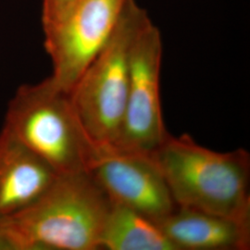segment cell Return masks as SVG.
<instances>
[{
    "instance_id": "52a82bcc",
    "label": "cell",
    "mask_w": 250,
    "mask_h": 250,
    "mask_svg": "<svg viewBox=\"0 0 250 250\" xmlns=\"http://www.w3.org/2000/svg\"><path fill=\"white\" fill-rule=\"evenodd\" d=\"M88 173L112 203L160 224L177 207L152 154L99 148Z\"/></svg>"
},
{
    "instance_id": "3957f363",
    "label": "cell",
    "mask_w": 250,
    "mask_h": 250,
    "mask_svg": "<svg viewBox=\"0 0 250 250\" xmlns=\"http://www.w3.org/2000/svg\"><path fill=\"white\" fill-rule=\"evenodd\" d=\"M4 128L60 175L88 172L99 151L81 125L70 94L50 77L19 87Z\"/></svg>"
},
{
    "instance_id": "5b68a950",
    "label": "cell",
    "mask_w": 250,
    "mask_h": 250,
    "mask_svg": "<svg viewBox=\"0 0 250 250\" xmlns=\"http://www.w3.org/2000/svg\"><path fill=\"white\" fill-rule=\"evenodd\" d=\"M162 52L161 32L148 17L132 45L125 116L110 148L152 154L168 134L161 110Z\"/></svg>"
},
{
    "instance_id": "6da1fadb",
    "label": "cell",
    "mask_w": 250,
    "mask_h": 250,
    "mask_svg": "<svg viewBox=\"0 0 250 250\" xmlns=\"http://www.w3.org/2000/svg\"><path fill=\"white\" fill-rule=\"evenodd\" d=\"M110 207L88 172L60 175L36 202L0 218V250H100Z\"/></svg>"
},
{
    "instance_id": "30bf717a",
    "label": "cell",
    "mask_w": 250,
    "mask_h": 250,
    "mask_svg": "<svg viewBox=\"0 0 250 250\" xmlns=\"http://www.w3.org/2000/svg\"><path fill=\"white\" fill-rule=\"evenodd\" d=\"M177 250L160 224L125 206L112 203L100 238V250Z\"/></svg>"
},
{
    "instance_id": "9c48e42d",
    "label": "cell",
    "mask_w": 250,
    "mask_h": 250,
    "mask_svg": "<svg viewBox=\"0 0 250 250\" xmlns=\"http://www.w3.org/2000/svg\"><path fill=\"white\" fill-rule=\"evenodd\" d=\"M177 250H247L250 222L176 207L160 223Z\"/></svg>"
},
{
    "instance_id": "ba28073f",
    "label": "cell",
    "mask_w": 250,
    "mask_h": 250,
    "mask_svg": "<svg viewBox=\"0 0 250 250\" xmlns=\"http://www.w3.org/2000/svg\"><path fill=\"white\" fill-rule=\"evenodd\" d=\"M59 176L3 127L0 133V218L36 202Z\"/></svg>"
},
{
    "instance_id": "7a4b0ae2",
    "label": "cell",
    "mask_w": 250,
    "mask_h": 250,
    "mask_svg": "<svg viewBox=\"0 0 250 250\" xmlns=\"http://www.w3.org/2000/svg\"><path fill=\"white\" fill-rule=\"evenodd\" d=\"M177 207L250 222V155L218 152L189 134L166 135L152 153Z\"/></svg>"
},
{
    "instance_id": "277c9868",
    "label": "cell",
    "mask_w": 250,
    "mask_h": 250,
    "mask_svg": "<svg viewBox=\"0 0 250 250\" xmlns=\"http://www.w3.org/2000/svg\"><path fill=\"white\" fill-rule=\"evenodd\" d=\"M147 13L127 0L115 31L90 63L70 96L85 134L98 148L112 147L125 116L130 75V53Z\"/></svg>"
},
{
    "instance_id": "8992f818",
    "label": "cell",
    "mask_w": 250,
    "mask_h": 250,
    "mask_svg": "<svg viewBox=\"0 0 250 250\" xmlns=\"http://www.w3.org/2000/svg\"><path fill=\"white\" fill-rule=\"evenodd\" d=\"M127 0H80L44 30L54 83L71 94L115 31Z\"/></svg>"
},
{
    "instance_id": "8fae6325",
    "label": "cell",
    "mask_w": 250,
    "mask_h": 250,
    "mask_svg": "<svg viewBox=\"0 0 250 250\" xmlns=\"http://www.w3.org/2000/svg\"><path fill=\"white\" fill-rule=\"evenodd\" d=\"M79 1L80 0H43V5H42L43 29L57 22Z\"/></svg>"
}]
</instances>
